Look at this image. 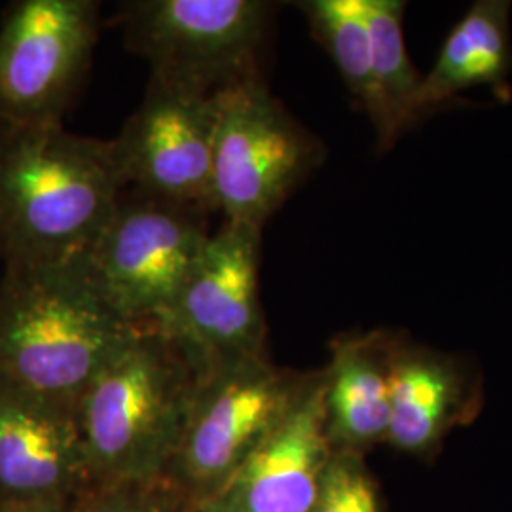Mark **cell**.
I'll list each match as a JSON object with an SVG mask.
<instances>
[{"instance_id":"d6986e66","label":"cell","mask_w":512,"mask_h":512,"mask_svg":"<svg viewBox=\"0 0 512 512\" xmlns=\"http://www.w3.org/2000/svg\"><path fill=\"white\" fill-rule=\"evenodd\" d=\"M310 512H382L378 484L366 467L365 456L332 452Z\"/></svg>"},{"instance_id":"6da1fadb","label":"cell","mask_w":512,"mask_h":512,"mask_svg":"<svg viewBox=\"0 0 512 512\" xmlns=\"http://www.w3.org/2000/svg\"><path fill=\"white\" fill-rule=\"evenodd\" d=\"M124 190L109 141L0 118L4 266L82 260Z\"/></svg>"},{"instance_id":"30bf717a","label":"cell","mask_w":512,"mask_h":512,"mask_svg":"<svg viewBox=\"0 0 512 512\" xmlns=\"http://www.w3.org/2000/svg\"><path fill=\"white\" fill-rule=\"evenodd\" d=\"M217 93L150 80L145 101L131 114L110 154L126 188L200 211L217 209L213 148Z\"/></svg>"},{"instance_id":"4fadbf2b","label":"cell","mask_w":512,"mask_h":512,"mask_svg":"<svg viewBox=\"0 0 512 512\" xmlns=\"http://www.w3.org/2000/svg\"><path fill=\"white\" fill-rule=\"evenodd\" d=\"M480 404V376L467 359L393 332L387 444L410 456H427L452 429L473 420Z\"/></svg>"},{"instance_id":"2e32d148","label":"cell","mask_w":512,"mask_h":512,"mask_svg":"<svg viewBox=\"0 0 512 512\" xmlns=\"http://www.w3.org/2000/svg\"><path fill=\"white\" fill-rule=\"evenodd\" d=\"M372 42L376 118L372 128L380 150H391L406 131L418 126L416 99L423 74L412 63L403 21V0H363Z\"/></svg>"},{"instance_id":"8992f818","label":"cell","mask_w":512,"mask_h":512,"mask_svg":"<svg viewBox=\"0 0 512 512\" xmlns=\"http://www.w3.org/2000/svg\"><path fill=\"white\" fill-rule=\"evenodd\" d=\"M270 12L262 0H135L122 8V27L152 78L215 95L260 76Z\"/></svg>"},{"instance_id":"277c9868","label":"cell","mask_w":512,"mask_h":512,"mask_svg":"<svg viewBox=\"0 0 512 512\" xmlns=\"http://www.w3.org/2000/svg\"><path fill=\"white\" fill-rule=\"evenodd\" d=\"M200 209L124 190L82 258L95 291L135 329H158L209 241Z\"/></svg>"},{"instance_id":"9a60e30c","label":"cell","mask_w":512,"mask_h":512,"mask_svg":"<svg viewBox=\"0 0 512 512\" xmlns=\"http://www.w3.org/2000/svg\"><path fill=\"white\" fill-rule=\"evenodd\" d=\"M511 69V2L476 0L444 40L431 71L421 78L418 122L473 88L486 86L499 99H509Z\"/></svg>"},{"instance_id":"ffe728a7","label":"cell","mask_w":512,"mask_h":512,"mask_svg":"<svg viewBox=\"0 0 512 512\" xmlns=\"http://www.w3.org/2000/svg\"><path fill=\"white\" fill-rule=\"evenodd\" d=\"M0 512H76V501H0Z\"/></svg>"},{"instance_id":"7a4b0ae2","label":"cell","mask_w":512,"mask_h":512,"mask_svg":"<svg viewBox=\"0 0 512 512\" xmlns=\"http://www.w3.org/2000/svg\"><path fill=\"white\" fill-rule=\"evenodd\" d=\"M198 382L167 336L135 330L76 404L92 486L167 475Z\"/></svg>"},{"instance_id":"5bb4252c","label":"cell","mask_w":512,"mask_h":512,"mask_svg":"<svg viewBox=\"0 0 512 512\" xmlns=\"http://www.w3.org/2000/svg\"><path fill=\"white\" fill-rule=\"evenodd\" d=\"M393 330L340 334L330 342L325 431L332 452L365 456L387 442L391 420Z\"/></svg>"},{"instance_id":"8fae6325","label":"cell","mask_w":512,"mask_h":512,"mask_svg":"<svg viewBox=\"0 0 512 512\" xmlns=\"http://www.w3.org/2000/svg\"><path fill=\"white\" fill-rule=\"evenodd\" d=\"M92 484L76 406L0 372V501H76Z\"/></svg>"},{"instance_id":"ba28073f","label":"cell","mask_w":512,"mask_h":512,"mask_svg":"<svg viewBox=\"0 0 512 512\" xmlns=\"http://www.w3.org/2000/svg\"><path fill=\"white\" fill-rule=\"evenodd\" d=\"M262 228L224 222L209 236L158 332L205 374L266 357V321L258 298Z\"/></svg>"},{"instance_id":"3957f363","label":"cell","mask_w":512,"mask_h":512,"mask_svg":"<svg viewBox=\"0 0 512 512\" xmlns=\"http://www.w3.org/2000/svg\"><path fill=\"white\" fill-rule=\"evenodd\" d=\"M135 327L95 291L82 260L4 266L0 372L76 406Z\"/></svg>"},{"instance_id":"e0dca14e","label":"cell","mask_w":512,"mask_h":512,"mask_svg":"<svg viewBox=\"0 0 512 512\" xmlns=\"http://www.w3.org/2000/svg\"><path fill=\"white\" fill-rule=\"evenodd\" d=\"M298 8L370 124L376 118L372 42L363 0H306Z\"/></svg>"},{"instance_id":"9c48e42d","label":"cell","mask_w":512,"mask_h":512,"mask_svg":"<svg viewBox=\"0 0 512 512\" xmlns=\"http://www.w3.org/2000/svg\"><path fill=\"white\" fill-rule=\"evenodd\" d=\"M99 31L93 0H21L0 27V118L63 124Z\"/></svg>"},{"instance_id":"ac0fdd59","label":"cell","mask_w":512,"mask_h":512,"mask_svg":"<svg viewBox=\"0 0 512 512\" xmlns=\"http://www.w3.org/2000/svg\"><path fill=\"white\" fill-rule=\"evenodd\" d=\"M76 512H198L169 478L95 484L76 499Z\"/></svg>"},{"instance_id":"52a82bcc","label":"cell","mask_w":512,"mask_h":512,"mask_svg":"<svg viewBox=\"0 0 512 512\" xmlns=\"http://www.w3.org/2000/svg\"><path fill=\"white\" fill-rule=\"evenodd\" d=\"M302 374L268 355L200 378L179 452L165 478L196 505L220 492L285 414Z\"/></svg>"},{"instance_id":"7c38bea8","label":"cell","mask_w":512,"mask_h":512,"mask_svg":"<svg viewBox=\"0 0 512 512\" xmlns=\"http://www.w3.org/2000/svg\"><path fill=\"white\" fill-rule=\"evenodd\" d=\"M330 456L321 368L302 374L285 414L198 512H310Z\"/></svg>"},{"instance_id":"5b68a950","label":"cell","mask_w":512,"mask_h":512,"mask_svg":"<svg viewBox=\"0 0 512 512\" xmlns=\"http://www.w3.org/2000/svg\"><path fill=\"white\" fill-rule=\"evenodd\" d=\"M215 205L228 222H264L323 164V143L253 76L217 93Z\"/></svg>"}]
</instances>
